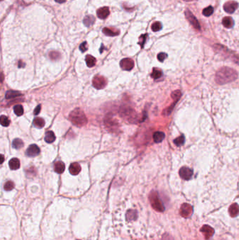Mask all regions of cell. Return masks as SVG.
I'll return each instance as SVG.
<instances>
[{
  "mask_svg": "<svg viewBox=\"0 0 239 240\" xmlns=\"http://www.w3.org/2000/svg\"><path fill=\"white\" fill-rule=\"evenodd\" d=\"M150 204L154 210L158 212H163L165 211V206L159 196V193L157 191H152L149 196Z\"/></svg>",
  "mask_w": 239,
  "mask_h": 240,
  "instance_id": "obj_3",
  "label": "cell"
},
{
  "mask_svg": "<svg viewBox=\"0 0 239 240\" xmlns=\"http://www.w3.org/2000/svg\"><path fill=\"white\" fill-rule=\"evenodd\" d=\"M238 7V3L234 1H229L224 5V10L228 13H233Z\"/></svg>",
  "mask_w": 239,
  "mask_h": 240,
  "instance_id": "obj_10",
  "label": "cell"
},
{
  "mask_svg": "<svg viewBox=\"0 0 239 240\" xmlns=\"http://www.w3.org/2000/svg\"><path fill=\"white\" fill-rule=\"evenodd\" d=\"M40 111H41V105H39L36 107V108L35 109V111H34V114H35V115H37V114L40 112Z\"/></svg>",
  "mask_w": 239,
  "mask_h": 240,
  "instance_id": "obj_41",
  "label": "cell"
},
{
  "mask_svg": "<svg viewBox=\"0 0 239 240\" xmlns=\"http://www.w3.org/2000/svg\"><path fill=\"white\" fill-rule=\"evenodd\" d=\"M162 76V72L161 70H160L159 69L154 68L153 70L152 73L151 74V77L153 78V79H159Z\"/></svg>",
  "mask_w": 239,
  "mask_h": 240,
  "instance_id": "obj_29",
  "label": "cell"
},
{
  "mask_svg": "<svg viewBox=\"0 0 239 240\" xmlns=\"http://www.w3.org/2000/svg\"><path fill=\"white\" fill-rule=\"evenodd\" d=\"M120 67L122 70L129 71L134 68V62L131 59H128V58L123 59L121 60Z\"/></svg>",
  "mask_w": 239,
  "mask_h": 240,
  "instance_id": "obj_7",
  "label": "cell"
},
{
  "mask_svg": "<svg viewBox=\"0 0 239 240\" xmlns=\"http://www.w3.org/2000/svg\"><path fill=\"white\" fill-rule=\"evenodd\" d=\"M15 187V184L13 182L11 181V180H9V181H7V183H5V185H4V189L7 191H11L12 190L13 188H14Z\"/></svg>",
  "mask_w": 239,
  "mask_h": 240,
  "instance_id": "obj_33",
  "label": "cell"
},
{
  "mask_svg": "<svg viewBox=\"0 0 239 240\" xmlns=\"http://www.w3.org/2000/svg\"><path fill=\"white\" fill-rule=\"evenodd\" d=\"M185 1H191V0H185Z\"/></svg>",
  "mask_w": 239,
  "mask_h": 240,
  "instance_id": "obj_44",
  "label": "cell"
},
{
  "mask_svg": "<svg viewBox=\"0 0 239 240\" xmlns=\"http://www.w3.org/2000/svg\"><path fill=\"white\" fill-rule=\"evenodd\" d=\"M162 25L160 22H155L151 25V30L154 32H158L161 30Z\"/></svg>",
  "mask_w": 239,
  "mask_h": 240,
  "instance_id": "obj_34",
  "label": "cell"
},
{
  "mask_svg": "<svg viewBox=\"0 0 239 240\" xmlns=\"http://www.w3.org/2000/svg\"><path fill=\"white\" fill-rule=\"evenodd\" d=\"M193 211H194V209H193L192 206L191 204H187V203H185L180 207V213L183 218H188L191 216Z\"/></svg>",
  "mask_w": 239,
  "mask_h": 240,
  "instance_id": "obj_4",
  "label": "cell"
},
{
  "mask_svg": "<svg viewBox=\"0 0 239 240\" xmlns=\"http://www.w3.org/2000/svg\"><path fill=\"white\" fill-rule=\"evenodd\" d=\"M33 124L35 127L41 129L45 125V121L44 120V119L40 118V117H36L33 121Z\"/></svg>",
  "mask_w": 239,
  "mask_h": 240,
  "instance_id": "obj_22",
  "label": "cell"
},
{
  "mask_svg": "<svg viewBox=\"0 0 239 240\" xmlns=\"http://www.w3.org/2000/svg\"><path fill=\"white\" fill-rule=\"evenodd\" d=\"M56 140V136L52 131H48L46 133L45 141L47 143H52Z\"/></svg>",
  "mask_w": 239,
  "mask_h": 240,
  "instance_id": "obj_20",
  "label": "cell"
},
{
  "mask_svg": "<svg viewBox=\"0 0 239 240\" xmlns=\"http://www.w3.org/2000/svg\"><path fill=\"white\" fill-rule=\"evenodd\" d=\"M1 159H2V161H1V163H3V162H4V156L1 155Z\"/></svg>",
  "mask_w": 239,
  "mask_h": 240,
  "instance_id": "obj_43",
  "label": "cell"
},
{
  "mask_svg": "<svg viewBox=\"0 0 239 240\" xmlns=\"http://www.w3.org/2000/svg\"><path fill=\"white\" fill-rule=\"evenodd\" d=\"M110 9H109L108 7H106L100 8L97 11V16L100 19H105V18H107L109 16V15H110Z\"/></svg>",
  "mask_w": 239,
  "mask_h": 240,
  "instance_id": "obj_13",
  "label": "cell"
},
{
  "mask_svg": "<svg viewBox=\"0 0 239 240\" xmlns=\"http://www.w3.org/2000/svg\"><path fill=\"white\" fill-rule=\"evenodd\" d=\"M86 62L87 64V66L89 68H93L96 65V59L91 55H87L86 56Z\"/></svg>",
  "mask_w": 239,
  "mask_h": 240,
  "instance_id": "obj_21",
  "label": "cell"
},
{
  "mask_svg": "<svg viewBox=\"0 0 239 240\" xmlns=\"http://www.w3.org/2000/svg\"><path fill=\"white\" fill-rule=\"evenodd\" d=\"M179 174H180V177L184 180H188L191 179V178L193 176V171L191 170V169L188 167H184L181 168L180 169V172H179Z\"/></svg>",
  "mask_w": 239,
  "mask_h": 240,
  "instance_id": "obj_8",
  "label": "cell"
},
{
  "mask_svg": "<svg viewBox=\"0 0 239 240\" xmlns=\"http://www.w3.org/2000/svg\"><path fill=\"white\" fill-rule=\"evenodd\" d=\"M185 136H180V137H178V138H177L175 139L174 143L177 146H181L184 144V143H185Z\"/></svg>",
  "mask_w": 239,
  "mask_h": 240,
  "instance_id": "obj_32",
  "label": "cell"
},
{
  "mask_svg": "<svg viewBox=\"0 0 239 240\" xmlns=\"http://www.w3.org/2000/svg\"><path fill=\"white\" fill-rule=\"evenodd\" d=\"M176 103H177V102H175V103H173V105H172V106H171H171H170L169 108H166V109H165V110L163 112V114H164V115H169V114L171 113V112L173 111V108H174L175 105Z\"/></svg>",
  "mask_w": 239,
  "mask_h": 240,
  "instance_id": "obj_37",
  "label": "cell"
},
{
  "mask_svg": "<svg viewBox=\"0 0 239 240\" xmlns=\"http://www.w3.org/2000/svg\"><path fill=\"white\" fill-rule=\"evenodd\" d=\"M126 217L128 219H134L136 217V212L134 211H130L127 213Z\"/></svg>",
  "mask_w": 239,
  "mask_h": 240,
  "instance_id": "obj_39",
  "label": "cell"
},
{
  "mask_svg": "<svg viewBox=\"0 0 239 240\" xmlns=\"http://www.w3.org/2000/svg\"><path fill=\"white\" fill-rule=\"evenodd\" d=\"M55 1H56V2L59 3V4H62V3L65 2L66 1V0H55Z\"/></svg>",
  "mask_w": 239,
  "mask_h": 240,
  "instance_id": "obj_42",
  "label": "cell"
},
{
  "mask_svg": "<svg viewBox=\"0 0 239 240\" xmlns=\"http://www.w3.org/2000/svg\"><path fill=\"white\" fill-rule=\"evenodd\" d=\"M49 56L51 60H56L60 58V54L57 51H51L49 53Z\"/></svg>",
  "mask_w": 239,
  "mask_h": 240,
  "instance_id": "obj_35",
  "label": "cell"
},
{
  "mask_svg": "<svg viewBox=\"0 0 239 240\" xmlns=\"http://www.w3.org/2000/svg\"><path fill=\"white\" fill-rule=\"evenodd\" d=\"M0 122H1V126H4V127H7L10 124V120L7 116L1 115L0 117Z\"/></svg>",
  "mask_w": 239,
  "mask_h": 240,
  "instance_id": "obj_28",
  "label": "cell"
},
{
  "mask_svg": "<svg viewBox=\"0 0 239 240\" xmlns=\"http://www.w3.org/2000/svg\"><path fill=\"white\" fill-rule=\"evenodd\" d=\"M105 126L108 128L109 129L112 130V131H115L117 129L118 126H119V123H117L116 120H114L112 117H106V119L105 120Z\"/></svg>",
  "mask_w": 239,
  "mask_h": 240,
  "instance_id": "obj_12",
  "label": "cell"
},
{
  "mask_svg": "<svg viewBox=\"0 0 239 240\" xmlns=\"http://www.w3.org/2000/svg\"><path fill=\"white\" fill-rule=\"evenodd\" d=\"M222 24L226 28H231L234 26V21L231 17H225L222 20Z\"/></svg>",
  "mask_w": 239,
  "mask_h": 240,
  "instance_id": "obj_24",
  "label": "cell"
},
{
  "mask_svg": "<svg viewBox=\"0 0 239 240\" xmlns=\"http://www.w3.org/2000/svg\"><path fill=\"white\" fill-rule=\"evenodd\" d=\"M153 138H154V140L155 143H161V142L163 141V139L165 138V134L163 132H161V131H157V132L154 133V135H153Z\"/></svg>",
  "mask_w": 239,
  "mask_h": 240,
  "instance_id": "obj_18",
  "label": "cell"
},
{
  "mask_svg": "<svg viewBox=\"0 0 239 240\" xmlns=\"http://www.w3.org/2000/svg\"><path fill=\"white\" fill-rule=\"evenodd\" d=\"M166 58H167V54L165 53H159L157 56L158 60H159V61H161V62H163V61Z\"/></svg>",
  "mask_w": 239,
  "mask_h": 240,
  "instance_id": "obj_38",
  "label": "cell"
},
{
  "mask_svg": "<svg viewBox=\"0 0 239 240\" xmlns=\"http://www.w3.org/2000/svg\"><path fill=\"white\" fill-rule=\"evenodd\" d=\"M24 146V143L23 140L20 138H16L13 140V143H12V146L13 148L17 150H19L22 148Z\"/></svg>",
  "mask_w": 239,
  "mask_h": 240,
  "instance_id": "obj_26",
  "label": "cell"
},
{
  "mask_svg": "<svg viewBox=\"0 0 239 240\" xmlns=\"http://www.w3.org/2000/svg\"><path fill=\"white\" fill-rule=\"evenodd\" d=\"M200 232L203 234L206 239L208 240L213 236L214 233V230L212 227L208 225H204L200 228Z\"/></svg>",
  "mask_w": 239,
  "mask_h": 240,
  "instance_id": "obj_9",
  "label": "cell"
},
{
  "mask_svg": "<svg viewBox=\"0 0 239 240\" xmlns=\"http://www.w3.org/2000/svg\"><path fill=\"white\" fill-rule=\"evenodd\" d=\"M102 33L107 36L114 37L117 36L119 34V30H116L114 28H110V27H105L102 29Z\"/></svg>",
  "mask_w": 239,
  "mask_h": 240,
  "instance_id": "obj_16",
  "label": "cell"
},
{
  "mask_svg": "<svg viewBox=\"0 0 239 240\" xmlns=\"http://www.w3.org/2000/svg\"><path fill=\"white\" fill-rule=\"evenodd\" d=\"M13 111H14V113L16 114L17 116H21L23 114L24 110L23 108L21 105H16V106H14L13 108Z\"/></svg>",
  "mask_w": 239,
  "mask_h": 240,
  "instance_id": "obj_27",
  "label": "cell"
},
{
  "mask_svg": "<svg viewBox=\"0 0 239 240\" xmlns=\"http://www.w3.org/2000/svg\"><path fill=\"white\" fill-rule=\"evenodd\" d=\"M69 120L73 124L79 127L85 126L88 122L85 114L80 108H76L72 111L69 115Z\"/></svg>",
  "mask_w": 239,
  "mask_h": 240,
  "instance_id": "obj_2",
  "label": "cell"
},
{
  "mask_svg": "<svg viewBox=\"0 0 239 240\" xmlns=\"http://www.w3.org/2000/svg\"><path fill=\"white\" fill-rule=\"evenodd\" d=\"M147 37V34L142 35L140 37V42H139V44L142 47V48L144 47V44H145V42H146Z\"/></svg>",
  "mask_w": 239,
  "mask_h": 240,
  "instance_id": "obj_36",
  "label": "cell"
},
{
  "mask_svg": "<svg viewBox=\"0 0 239 240\" xmlns=\"http://www.w3.org/2000/svg\"><path fill=\"white\" fill-rule=\"evenodd\" d=\"M181 96H182V94H181V91H180V90H176V91H174L172 94H171V97L173 98V100H175L177 102L178 101L179 99L180 98Z\"/></svg>",
  "mask_w": 239,
  "mask_h": 240,
  "instance_id": "obj_31",
  "label": "cell"
},
{
  "mask_svg": "<svg viewBox=\"0 0 239 240\" xmlns=\"http://www.w3.org/2000/svg\"><path fill=\"white\" fill-rule=\"evenodd\" d=\"M79 49L82 52H85L87 51L88 49V44H87L86 42H84L81 44L80 47H79Z\"/></svg>",
  "mask_w": 239,
  "mask_h": 240,
  "instance_id": "obj_40",
  "label": "cell"
},
{
  "mask_svg": "<svg viewBox=\"0 0 239 240\" xmlns=\"http://www.w3.org/2000/svg\"><path fill=\"white\" fill-rule=\"evenodd\" d=\"M65 169V164H64L62 162H57L54 165V171L57 174H62V173L64 172Z\"/></svg>",
  "mask_w": 239,
  "mask_h": 240,
  "instance_id": "obj_19",
  "label": "cell"
},
{
  "mask_svg": "<svg viewBox=\"0 0 239 240\" xmlns=\"http://www.w3.org/2000/svg\"><path fill=\"white\" fill-rule=\"evenodd\" d=\"M229 213L231 217L235 218L238 216L239 214V206L236 203H234L229 206Z\"/></svg>",
  "mask_w": 239,
  "mask_h": 240,
  "instance_id": "obj_15",
  "label": "cell"
},
{
  "mask_svg": "<svg viewBox=\"0 0 239 240\" xmlns=\"http://www.w3.org/2000/svg\"><path fill=\"white\" fill-rule=\"evenodd\" d=\"M106 84V79L102 76L97 75L93 79V86L97 89H102V88H105Z\"/></svg>",
  "mask_w": 239,
  "mask_h": 240,
  "instance_id": "obj_5",
  "label": "cell"
},
{
  "mask_svg": "<svg viewBox=\"0 0 239 240\" xmlns=\"http://www.w3.org/2000/svg\"><path fill=\"white\" fill-rule=\"evenodd\" d=\"M22 96V94L19 92V91H8L6 93L5 98L7 99H11L15 98L18 97V96Z\"/></svg>",
  "mask_w": 239,
  "mask_h": 240,
  "instance_id": "obj_23",
  "label": "cell"
},
{
  "mask_svg": "<svg viewBox=\"0 0 239 240\" xmlns=\"http://www.w3.org/2000/svg\"><path fill=\"white\" fill-rule=\"evenodd\" d=\"M185 16H186L187 19L189 21L191 25L194 28L198 30H200V25L199 24L198 20L197 19V18L194 16V14L189 10H186V11H185Z\"/></svg>",
  "mask_w": 239,
  "mask_h": 240,
  "instance_id": "obj_6",
  "label": "cell"
},
{
  "mask_svg": "<svg viewBox=\"0 0 239 240\" xmlns=\"http://www.w3.org/2000/svg\"><path fill=\"white\" fill-rule=\"evenodd\" d=\"M238 77V73L234 69L229 67H223L216 72L215 82L218 84H225L236 80Z\"/></svg>",
  "mask_w": 239,
  "mask_h": 240,
  "instance_id": "obj_1",
  "label": "cell"
},
{
  "mask_svg": "<svg viewBox=\"0 0 239 240\" xmlns=\"http://www.w3.org/2000/svg\"><path fill=\"white\" fill-rule=\"evenodd\" d=\"M81 166L79 165V164L74 162L71 164V165L69 167V171H70V173L73 176H76L79 174L81 172Z\"/></svg>",
  "mask_w": 239,
  "mask_h": 240,
  "instance_id": "obj_14",
  "label": "cell"
},
{
  "mask_svg": "<svg viewBox=\"0 0 239 240\" xmlns=\"http://www.w3.org/2000/svg\"><path fill=\"white\" fill-rule=\"evenodd\" d=\"M39 153H40V149L35 144H33L29 146L26 150V154L30 157H36V156L39 155Z\"/></svg>",
  "mask_w": 239,
  "mask_h": 240,
  "instance_id": "obj_11",
  "label": "cell"
},
{
  "mask_svg": "<svg viewBox=\"0 0 239 240\" xmlns=\"http://www.w3.org/2000/svg\"><path fill=\"white\" fill-rule=\"evenodd\" d=\"M96 18L93 16H86L84 18V23L86 27H90L94 23Z\"/></svg>",
  "mask_w": 239,
  "mask_h": 240,
  "instance_id": "obj_25",
  "label": "cell"
},
{
  "mask_svg": "<svg viewBox=\"0 0 239 240\" xmlns=\"http://www.w3.org/2000/svg\"><path fill=\"white\" fill-rule=\"evenodd\" d=\"M213 11H214L213 7H211V6H210V7H208L207 8L203 9V15H204L205 16H207V17H208V16H210L213 13Z\"/></svg>",
  "mask_w": 239,
  "mask_h": 240,
  "instance_id": "obj_30",
  "label": "cell"
},
{
  "mask_svg": "<svg viewBox=\"0 0 239 240\" xmlns=\"http://www.w3.org/2000/svg\"><path fill=\"white\" fill-rule=\"evenodd\" d=\"M9 167L11 170H17L20 168L21 163H20L19 160L18 158H13L9 161Z\"/></svg>",
  "mask_w": 239,
  "mask_h": 240,
  "instance_id": "obj_17",
  "label": "cell"
}]
</instances>
